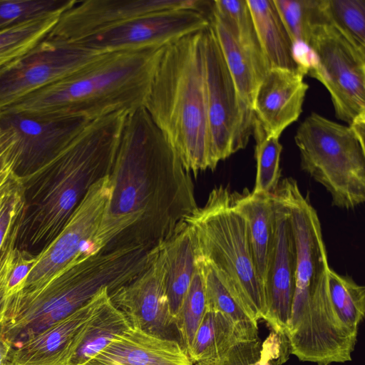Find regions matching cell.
I'll list each match as a JSON object with an SVG mask.
<instances>
[{
	"label": "cell",
	"mask_w": 365,
	"mask_h": 365,
	"mask_svg": "<svg viewBox=\"0 0 365 365\" xmlns=\"http://www.w3.org/2000/svg\"><path fill=\"white\" fill-rule=\"evenodd\" d=\"M109 180L108 202L84 256L155 249L197 207L190 173L144 107L125 118Z\"/></svg>",
	"instance_id": "obj_1"
},
{
	"label": "cell",
	"mask_w": 365,
	"mask_h": 365,
	"mask_svg": "<svg viewBox=\"0 0 365 365\" xmlns=\"http://www.w3.org/2000/svg\"><path fill=\"white\" fill-rule=\"evenodd\" d=\"M128 112L91 120L58 155L21 178L24 210L19 247L44 251L98 181L111 173Z\"/></svg>",
	"instance_id": "obj_2"
},
{
	"label": "cell",
	"mask_w": 365,
	"mask_h": 365,
	"mask_svg": "<svg viewBox=\"0 0 365 365\" xmlns=\"http://www.w3.org/2000/svg\"><path fill=\"white\" fill-rule=\"evenodd\" d=\"M155 255L153 250L131 247L76 259L40 285L7 297L1 334L15 350L103 289L110 293L131 282L150 266Z\"/></svg>",
	"instance_id": "obj_3"
},
{
	"label": "cell",
	"mask_w": 365,
	"mask_h": 365,
	"mask_svg": "<svg viewBox=\"0 0 365 365\" xmlns=\"http://www.w3.org/2000/svg\"><path fill=\"white\" fill-rule=\"evenodd\" d=\"M165 46L99 53L74 73L5 109L90 120L130 113L143 107Z\"/></svg>",
	"instance_id": "obj_4"
},
{
	"label": "cell",
	"mask_w": 365,
	"mask_h": 365,
	"mask_svg": "<svg viewBox=\"0 0 365 365\" xmlns=\"http://www.w3.org/2000/svg\"><path fill=\"white\" fill-rule=\"evenodd\" d=\"M202 32L164 48L143 106L195 175L210 169Z\"/></svg>",
	"instance_id": "obj_5"
},
{
	"label": "cell",
	"mask_w": 365,
	"mask_h": 365,
	"mask_svg": "<svg viewBox=\"0 0 365 365\" xmlns=\"http://www.w3.org/2000/svg\"><path fill=\"white\" fill-rule=\"evenodd\" d=\"M197 254L209 262L245 314L254 322L267 312L264 287L251 255L244 218L222 185L210 192L205 204L185 220Z\"/></svg>",
	"instance_id": "obj_6"
},
{
	"label": "cell",
	"mask_w": 365,
	"mask_h": 365,
	"mask_svg": "<svg viewBox=\"0 0 365 365\" xmlns=\"http://www.w3.org/2000/svg\"><path fill=\"white\" fill-rule=\"evenodd\" d=\"M364 315L365 287L329 268L327 284L290 318L289 353L317 364L351 361Z\"/></svg>",
	"instance_id": "obj_7"
},
{
	"label": "cell",
	"mask_w": 365,
	"mask_h": 365,
	"mask_svg": "<svg viewBox=\"0 0 365 365\" xmlns=\"http://www.w3.org/2000/svg\"><path fill=\"white\" fill-rule=\"evenodd\" d=\"M294 140L302 169L323 185L332 205L354 209L365 200V148L349 126L312 113Z\"/></svg>",
	"instance_id": "obj_8"
},
{
	"label": "cell",
	"mask_w": 365,
	"mask_h": 365,
	"mask_svg": "<svg viewBox=\"0 0 365 365\" xmlns=\"http://www.w3.org/2000/svg\"><path fill=\"white\" fill-rule=\"evenodd\" d=\"M210 169L240 150L253 134L255 115L242 100L210 26L202 32Z\"/></svg>",
	"instance_id": "obj_9"
},
{
	"label": "cell",
	"mask_w": 365,
	"mask_h": 365,
	"mask_svg": "<svg viewBox=\"0 0 365 365\" xmlns=\"http://www.w3.org/2000/svg\"><path fill=\"white\" fill-rule=\"evenodd\" d=\"M309 47L316 62L307 74L324 85L336 117L350 125L365 113V52L325 23L314 26Z\"/></svg>",
	"instance_id": "obj_10"
},
{
	"label": "cell",
	"mask_w": 365,
	"mask_h": 365,
	"mask_svg": "<svg viewBox=\"0 0 365 365\" xmlns=\"http://www.w3.org/2000/svg\"><path fill=\"white\" fill-rule=\"evenodd\" d=\"M98 54L47 34L26 53L0 69V111L74 73Z\"/></svg>",
	"instance_id": "obj_11"
},
{
	"label": "cell",
	"mask_w": 365,
	"mask_h": 365,
	"mask_svg": "<svg viewBox=\"0 0 365 365\" xmlns=\"http://www.w3.org/2000/svg\"><path fill=\"white\" fill-rule=\"evenodd\" d=\"M90 121L79 116L1 110L0 127L11 130L15 136V173L23 178L51 160Z\"/></svg>",
	"instance_id": "obj_12"
},
{
	"label": "cell",
	"mask_w": 365,
	"mask_h": 365,
	"mask_svg": "<svg viewBox=\"0 0 365 365\" xmlns=\"http://www.w3.org/2000/svg\"><path fill=\"white\" fill-rule=\"evenodd\" d=\"M212 1L201 0H86L65 11L48 36L76 43L139 16L155 11L191 9L206 17Z\"/></svg>",
	"instance_id": "obj_13"
},
{
	"label": "cell",
	"mask_w": 365,
	"mask_h": 365,
	"mask_svg": "<svg viewBox=\"0 0 365 365\" xmlns=\"http://www.w3.org/2000/svg\"><path fill=\"white\" fill-rule=\"evenodd\" d=\"M209 19L191 9L155 11L76 43L98 53L165 46L207 29Z\"/></svg>",
	"instance_id": "obj_14"
},
{
	"label": "cell",
	"mask_w": 365,
	"mask_h": 365,
	"mask_svg": "<svg viewBox=\"0 0 365 365\" xmlns=\"http://www.w3.org/2000/svg\"><path fill=\"white\" fill-rule=\"evenodd\" d=\"M110 192L109 175L89 189L59 235L36 257L33 267L17 291L40 285L82 257L83 252L99 228Z\"/></svg>",
	"instance_id": "obj_15"
},
{
	"label": "cell",
	"mask_w": 365,
	"mask_h": 365,
	"mask_svg": "<svg viewBox=\"0 0 365 365\" xmlns=\"http://www.w3.org/2000/svg\"><path fill=\"white\" fill-rule=\"evenodd\" d=\"M163 245L150 266L129 283L109 294L113 304L127 317L130 326L167 338L174 325L165 287Z\"/></svg>",
	"instance_id": "obj_16"
},
{
	"label": "cell",
	"mask_w": 365,
	"mask_h": 365,
	"mask_svg": "<svg viewBox=\"0 0 365 365\" xmlns=\"http://www.w3.org/2000/svg\"><path fill=\"white\" fill-rule=\"evenodd\" d=\"M275 199V235L264 283L267 312L263 320L272 331L286 337L294 290L295 247L289 212Z\"/></svg>",
	"instance_id": "obj_17"
},
{
	"label": "cell",
	"mask_w": 365,
	"mask_h": 365,
	"mask_svg": "<svg viewBox=\"0 0 365 365\" xmlns=\"http://www.w3.org/2000/svg\"><path fill=\"white\" fill-rule=\"evenodd\" d=\"M109 293L103 289L77 311L19 346L11 365H69L88 322Z\"/></svg>",
	"instance_id": "obj_18"
},
{
	"label": "cell",
	"mask_w": 365,
	"mask_h": 365,
	"mask_svg": "<svg viewBox=\"0 0 365 365\" xmlns=\"http://www.w3.org/2000/svg\"><path fill=\"white\" fill-rule=\"evenodd\" d=\"M308 88L299 72L283 68L267 72L257 88L252 110L267 135L279 138L299 118Z\"/></svg>",
	"instance_id": "obj_19"
},
{
	"label": "cell",
	"mask_w": 365,
	"mask_h": 365,
	"mask_svg": "<svg viewBox=\"0 0 365 365\" xmlns=\"http://www.w3.org/2000/svg\"><path fill=\"white\" fill-rule=\"evenodd\" d=\"M83 365H193L178 341L130 326Z\"/></svg>",
	"instance_id": "obj_20"
},
{
	"label": "cell",
	"mask_w": 365,
	"mask_h": 365,
	"mask_svg": "<svg viewBox=\"0 0 365 365\" xmlns=\"http://www.w3.org/2000/svg\"><path fill=\"white\" fill-rule=\"evenodd\" d=\"M232 205L244 218L253 262L264 287L275 235V199L273 194H255L245 189L232 193Z\"/></svg>",
	"instance_id": "obj_21"
},
{
	"label": "cell",
	"mask_w": 365,
	"mask_h": 365,
	"mask_svg": "<svg viewBox=\"0 0 365 365\" xmlns=\"http://www.w3.org/2000/svg\"><path fill=\"white\" fill-rule=\"evenodd\" d=\"M259 339L258 328L238 324L225 314L207 309L187 354L196 365H221L238 344Z\"/></svg>",
	"instance_id": "obj_22"
},
{
	"label": "cell",
	"mask_w": 365,
	"mask_h": 365,
	"mask_svg": "<svg viewBox=\"0 0 365 365\" xmlns=\"http://www.w3.org/2000/svg\"><path fill=\"white\" fill-rule=\"evenodd\" d=\"M163 252L165 292L170 313L175 319L197 267L195 240L186 223L163 244Z\"/></svg>",
	"instance_id": "obj_23"
},
{
	"label": "cell",
	"mask_w": 365,
	"mask_h": 365,
	"mask_svg": "<svg viewBox=\"0 0 365 365\" xmlns=\"http://www.w3.org/2000/svg\"><path fill=\"white\" fill-rule=\"evenodd\" d=\"M257 37L270 68L299 72L294 44L273 0H247Z\"/></svg>",
	"instance_id": "obj_24"
},
{
	"label": "cell",
	"mask_w": 365,
	"mask_h": 365,
	"mask_svg": "<svg viewBox=\"0 0 365 365\" xmlns=\"http://www.w3.org/2000/svg\"><path fill=\"white\" fill-rule=\"evenodd\" d=\"M209 21L238 93L244 103L252 110L255 95L259 83L254 62L213 9Z\"/></svg>",
	"instance_id": "obj_25"
},
{
	"label": "cell",
	"mask_w": 365,
	"mask_h": 365,
	"mask_svg": "<svg viewBox=\"0 0 365 365\" xmlns=\"http://www.w3.org/2000/svg\"><path fill=\"white\" fill-rule=\"evenodd\" d=\"M130 327L125 315L107 294L88 322L69 365H83Z\"/></svg>",
	"instance_id": "obj_26"
},
{
	"label": "cell",
	"mask_w": 365,
	"mask_h": 365,
	"mask_svg": "<svg viewBox=\"0 0 365 365\" xmlns=\"http://www.w3.org/2000/svg\"><path fill=\"white\" fill-rule=\"evenodd\" d=\"M212 9L251 56L260 82L269 68L261 48L247 0H215Z\"/></svg>",
	"instance_id": "obj_27"
},
{
	"label": "cell",
	"mask_w": 365,
	"mask_h": 365,
	"mask_svg": "<svg viewBox=\"0 0 365 365\" xmlns=\"http://www.w3.org/2000/svg\"><path fill=\"white\" fill-rule=\"evenodd\" d=\"M11 164L0 166V261L16 241L24 210L21 179Z\"/></svg>",
	"instance_id": "obj_28"
},
{
	"label": "cell",
	"mask_w": 365,
	"mask_h": 365,
	"mask_svg": "<svg viewBox=\"0 0 365 365\" xmlns=\"http://www.w3.org/2000/svg\"><path fill=\"white\" fill-rule=\"evenodd\" d=\"M63 13L38 17L0 33V69L18 59L50 32Z\"/></svg>",
	"instance_id": "obj_29"
},
{
	"label": "cell",
	"mask_w": 365,
	"mask_h": 365,
	"mask_svg": "<svg viewBox=\"0 0 365 365\" xmlns=\"http://www.w3.org/2000/svg\"><path fill=\"white\" fill-rule=\"evenodd\" d=\"M322 21L365 52V0H319Z\"/></svg>",
	"instance_id": "obj_30"
},
{
	"label": "cell",
	"mask_w": 365,
	"mask_h": 365,
	"mask_svg": "<svg viewBox=\"0 0 365 365\" xmlns=\"http://www.w3.org/2000/svg\"><path fill=\"white\" fill-rule=\"evenodd\" d=\"M255 136L257 173L255 194H273L277 189L280 178V155L282 145L279 138L267 135L259 121L255 118L253 126Z\"/></svg>",
	"instance_id": "obj_31"
},
{
	"label": "cell",
	"mask_w": 365,
	"mask_h": 365,
	"mask_svg": "<svg viewBox=\"0 0 365 365\" xmlns=\"http://www.w3.org/2000/svg\"><path fill=\"white\" fill-rule=\"evenodd\" d=\"M207 310L204 279L197 255V267L188 291L175 319L180 343L188 352Z\"/></svg>",
	"instance_id": "obj_32"
},
{
	"label": "cell",
	"mask_w": 365,
	"mask_h": 365,
	"mask_svg": "<svg viewBox=\"0 0 365 365\" xmlns=\"http://www.w3.org/2000/svg\"><path fill=\"white\" fill-rule=\"evenodd\" d=\"M293 44L309 46L314 25L323 23L319 0H273Z\"/></svg>",
	"instance_id": "obj_33"
},
{
	"label": "cell",
	"mask_w": 365,
	"mask_h": 365,
	"mask_svg": "<svg viewBox=\"0 0 365 365\" xmlns=\"http://www.w3.org/2000/svg\"><path fill=\"white\" fill-rule=\"evenodd\" d=\"M77 0H0V33L25 21L63 13Z\"/></svg>",
	"instance_id": "obj_34"
},
{
	"label": "cell",
	"mask_w": 365,
	"mask_h": 365,
	"mask_svg": "<svg viewBox=\"0 0 365 365\" xmlns=\"http://www.w3.org/2000/svg\"><path fill=\"white\" fill-rule=\"evenodd\" d=\"M197 259L204 279L207 309L219 312L240 325L258 328V324L245 314L230 295L212 265L198 254Z\"/></svg>",
	"instance_id": "obj_35"
},
{
	"label": "cell",
	"mask_w": 365,
	"mask_h": 365,
	"mask_svg": "<svg viewBox=\"0 0 365 365\" xmlns=\"http://www.w3.org/2000/svg\"><path fill=\"white\" fill-rule=\"evenodd\" d=\"M261 348L259 338L241 343L231 350L221 365H261Z\"/></svg>",
	"instance_id": "obj_36"
},
{
	"label": "cell",
	"mask_w": 365,
	"mask_h": 365,
	"mask_svg": "<svg viewBox=\"0 0 365 365\" xmlns=\"http://www.w3.org/2000/svg\"><path fill=\"white\" fill-rule=\"evenodd\" d=\"M16 250H12L0 262V326L7 299V285L10 274L17 261Z\"/></svg>",
	"instance_id": "obj_37"
},
{
	"label": "cell",
	"mask_w": 365,
	"mask_h": 365,
	"mask_svg": "<svg viewBox=\"0 0 365 365\" xmlns=\"http://www.w3.org/2000/svg\"><path fill=\"white\" fill-rule=\"evenodd\" d=\"M36 262V257L28 259H17L10 274L7 285V297L17 291Z\"/></svg>",
	"instance_id": "obj_38"
},
{
	"label": "cell",
	"mask_w": 365,
	"mask_h": 365,
	"mask_svg": "<svg viewBox=\"0 0 365 365\" xmlns=\"http://www.w3.org/2000/svg\"><path fill=\"white\" fill-rule=\"evenodd\" d=\"M15 136L14 133L4 128L0 127V165L10 161L14 166V149Z\"/></svg>",
	"instance_id": "obj_39"
},
{
	"label": "cell",
	"mask_w": 365,
	"mask_h": 365,
	"mask_svg": "<svg viewBox=\"0 0 365 365\" xmlns=\"http://www.w3.org/2000/svg\"><path fill=\"white\" fill-rule=\"evenodd\" d=\"M349 126L361 145L365 148V113H361L358 115Z\"/></svg>",
	"instance_id": "obj_40"
},
{
	"label": "cell",
	"mask_w": 365,
	"mask_h": 365,
	"mask_svg": "<svg viewBox=\"0 0 365 365\" xmlns=\"http://www.w3.org/2000/svg\"><path fill=\"white\" fill-rule=\"evenodd\" d=\"M14 349L0 333V365H11Z\"/></svg>",
	"instance_id": "obj_41"
},
{
	"label": "cell",
	"mask_w": 365,
	"mask_h": 365,
	"mask_svg": "<svg viewBox=\"0 0 365 365\" xmlns=\"http://www.w3.org/2000/svg\"><path fill=\"white\" fill-rule=\"evenodd\" d=\"M264 355L267 356V357L268 358L269 365H281L284 362L281 359L274 358V357H272V356H268L266 354H264ZM317 365H325V364H317Z\"/></svg>",
	"instance_id": "obj_42"
}]
</instances>
